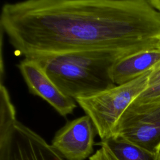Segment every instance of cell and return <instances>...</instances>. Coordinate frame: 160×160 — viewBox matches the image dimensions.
Instances as JSON below:
<instances>
[{"instance_id": "277c9868", "label": "cell", "mask_w": 160, "mask_h": 160, "mask_svg": "<svg viewBox=\"0 0 160 160\" xmlns=\"http://www.w3.org/2000/svg\"><path fill=\"white\" fill-rule=\"evenodd\" d=\"M112 136L160 154V100L132 102L120 118Z\"/></svg>"}, {"instance_id": "3957f363", "label": "cell", "mask_w": 160, "mask_h": 160, "mask_svg": "<svg viewBox=\"0 0 160 160\" xmlns=\"http://www.w3.org/2000/svg\"><path fill=\"white\" fill-rule=\"evenodd\" d=\"M151 71L127 82L75 99L90 117L101 140L113 135L122 114L147 88Z\"/></svg>"}, {"instance_id": "52a82bcc", "label": "cell", "mask_w": 160, "mask_h": 160, "mask_svg": "<svg viewBox=\"0 0 160 160\" xmlns=\"http://www.w3.org/2000/svg\"><path fill=\"white\" fill-rule=\"evenodd\" d=\"M159 62L160 43L119 59L112 68V79L116 85L127 82L152 70Z\"/></svg>"}, {"instance_id": "8992f818", "label": "cell", "mask_w": 160, "mask_h": 160, "mask_svg": "<svg viewBox=\"0 0 160 160\" xmlns=\"http://www.w3.org/2000/svg\"><path fill=\"white\" fill-rule=\"evenodd\" d=\"M18 68L31 94L45 100L62 116L73 112L76 100L62 92L36 61L24 58Z\"/></svg>"}, {"instance_id": "7a4b0ae2", "label": "cell", "mask_w": 160, "mask_h": 160, "mask_svg": "<svg viewBox=\"0 0 160 160\" xmlns=\"http://www.w3.org/2000/svg\"><path fill=\"white\" fill-rule=\"evenodd\" d=\"M128 54L119 51H96L29 59L43 68L62 92L75 99L114 86L112 68L119 59Z\"/></svg>"}, {"instance_id": "5b68a950", "label": "cell", "mask_w": 160, "mask_h": 160, "mask_svg": "<svg viewBox=\"0 0 160 160\" xmlns=\"http://www.w3.org/2000/svg\"><path fill=\"white\" fill-rule=\"evenodd\" d=\"M96 128L88 115L68 122L56 133L51 146L67 160H84L93 151Z\"/></svg>"}, {"instance_id": "7c38bea8", "label": "cell", "mask_w": 160, "mask_h": 160, "mask_svg": "<svg viewBox=\"0 0 160 160\" xmlns=\"http://www.w3.org/2000/svg\"><path fill=\"white\" fill-rule=\"evenodd\" d=\"M152 6L160 12V0H149Z\"/></svg>"}, {"instance_id": "30bf717a", "label": "cell", "mask_w": 160, "mask_h": 160, "mask_svg": "<svg viewBox=\"0 0 160 160\" xmlns=\"http://www.w3.org/2000/svg\"><path fill=\"white\" fill-rule=\"evenodd\" d=\"M89 160H118V159L107 148L101 146V148L90 156Z\"/></svg>"}, {"instance_id": "ba28073f", "label": "cell", "mask_w": 160, "mask_h": 160, "mask_svg": "<svg viewBox=\"0 0 160 160\" xmlns=\"http://www.w3.org/2000/svg\"><path fill=\"white\" fill-rule=\"evenodd\" d=\"M107 148L118 160H160V154L150 152L119 136H112L98 143Z\"/></svg>"}, {"instance_id": "8fae6325", "label": "cell", "mask_w": 160, "mask_h": 160, "mask_svg": "<svg viewBox=\"0 0 160 160\" xmlns=\"http://www.w3.org/2000/svg\"><path fill=\"white\" fill-rule=\"evenodd\" d=\"M160 82V62L150 72L148 86Z\"/></svg>"}, {"instance_id": "6da1fadb", "label": "cell", "mask_w": 160, "mask_h": 160, "mask_svg": "<svg viewBox=\"0 0 160 160\" xmlns=\"http://www.w3.org/2000/svg\"><path fill=\"white\" fill-rule=\"evenodd\" d=\"M0 25L26 58L96 51L129 54L160 43V12L149 0L8 2Z\"/></svg>"}, {"instance_id": "9c48e42d", "label": "cell", "mask_w": 160, "mask_h": 160, "mask_svg": "<svg viewBox=\"0 0 160 160\" xmlns=\"http://www.w3.org/2000/svg\"><path fill=\"white\" fill-rule=\"evenodd\" d=\"M160 100V82L148 86L132 102L135 104H145Z\"/></svg>"}]
</instances>
